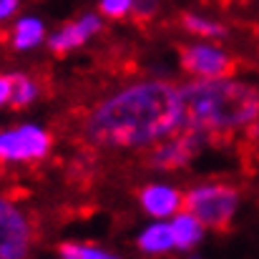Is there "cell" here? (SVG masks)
Here are the masks:
<instances>
[{
	"instance_id": "1",
	"label": "cell",
	"mask_w": 259,
	"mask_h": 259,
	"mask_svg": "<svg viewBox=\"0 0 259 259\" xmlns=\"http://www.w3.org/2000/svg\"><path fill=\"white\" fill-rule=\"evenodd\" d=\"M181 131L179 88L141 81L106 98L86 121V136L101 149H151Z\"/></svg>"
},
{
	"instance_id": "2",
	"label": "cell",
	"mask_w": 259,
	"mask_h": 259,
	"mask_svg": "<svg viewBox=\"0 0 259 259\" xmlns=\"http://www.w3.org/2000/svg\"><path fill=\"white\" fill-rule=\"evenodd\" d=\"M181 96V128L201 134L206 141L249 128L259 118V91L244 81L196 78Z\"/></svg>"
},
{
	"instance_id": "3",
	"label": "cell",
	"mask_w": 259,
	"mask_h": 259,
	"mask_svg": "<svg viewBox=\"0 0 259 259\" xmlns=\"http://www.w3.org/2000/svg\"><path fill=\"white\" fill-rule=\"evenodd\" d=\"M184 206L196 214L204 227L227 229L239 209V191L229 184H199L184 196Z\"/></svg>"
},
{
	"instance_id": "4",
	"label": "cell",
	"mask_w": 259,
	"mask_h": 259,
	"mask_svg": "<svg viewBox=\"0 0 259 259\" xmlns=\"http://www.w3.org/2000/svg\"><path fill=\"white\" fill-rule=\"evenodd\" d=\"M51 151V134L38 123H20L0 134V161L3 164H28L40 161Z\"/></svg>"
},
{
	"instance_id": "5",
	"label": "cell",
	"mask_w": 259,
	"mask_h": 259,
	"mask_svg": "<svg viewBox=\"0 0 259 259\" xmlns=\"http://www.w3.org/2000/svg\"><path fill=\"white\" fill-rule=\"evenodd\" d=\"M33 239L30 222L8 199L0 196V259H20L28 254Z\"/></svg>"
},
{
	"instance_id": "6",
	"label": "cell",
	"mask_w": 259,
	"mask_h": 259,
	"mask_svg": "<svg viewBox=\"0 0 259 259\" xmlns=\"http://www.w3.org/2000/svg\"><path fill=\"white\" fill-rule=\"evenodd\" d=\"M206 144V139L201 134H194V131H176L174 136L164 139L161 144L151 146V154H149V164L154 169H161V171H171V169H181L186 166L196 154L199 149Z\"/></svg>"
},
{
	"instance_id": "7",
	"label": "cell",
	"mask_w": 259,
	"mask_h": 259,
	"mask_svg": "<svg viewBox=\"0 0 259 259\" xmlns=\"http://www.w3.org/2000/svg\"><path fill=\"white\" fill-rule=\"evenodd\" d=\"M181 66L194 78H224L232 73L234 61L229 53L211 43H196L181 51Z\"/></svg>"
},
{
	"instance_id": "8",
	"label": "cell",
	"mask_w": 259,
	"mask_h": 259,
	"mask_svg": "<svg viewBox=\"0 0 259 259\" xmlns=\"http://www.w3.org/2000/svg\"><path fill=\"white\" fill-rule=\"evenodd\" d=\"M98 30H101V18L93 15V13H88L83 18H78V20L63 25L61 30H56V33L51 35L48 46H51V51H56V53H71V51L81 48L88 38L96 35Z\"/></svg>"
},
{
	"instance_id": "9",
	"label": "cell",
	"mask_w": 259,
	"mask_h": 259,
	"mask_svg": "<svg viewBox=\"0 0 259 259\" xmlns=\"http://www.w3.org/2000/svg\"><path fill=\"white\" fill-rule=\"evenodd\" d=\"M141 206L154 219H169L184 206V194L169 184H149L141 191Z\"/></svg>"
},
{
	"instance_id": "10",
	"label": "cell",
	"mask_w": 259,
	"mask_h": 259,
	"mask_svg": "<svg viewBox=\"0 0 259 259\" xmlns=\"http://www.w3.org/2000/svg\"><path fill=\"white\" fill-rule=\"evenodd\" d=\"M171 234H174V242H176V249H194L201 239H204V224L196 214H191L189 209L186 211H176L171 217Z\"/></svg>"
},
{
	"instance_id": "11",
	"label": "cell",
	"mask_w": 259,
	"mask_h": 259,
	"mask_svg": "<svg viewBox=\"0 0 259 259\" xmlns=\"http://www.w3.org/2000/svg\"><path fill=\"white\" fill-rule=\"evenodd\" d=\"M139 249L146 252V254H166L176 249V242H174V234H171V224L164 222V219H156L151 222L136 239Z\"/></svg>"
},
{
	"instance_id": "12",
	"label": "cell",
	"mask_w": 259,
	"mask_h": 259,
	"mask_svg": "<svg viewBox=\"0 0 259 259\" xmlns=\"http://www.w3.org/2000/svg\"><path fill=\"white\" fill-rule=\"evenodd\" d=\"M46 38V25L40 18H18L15 25H13V35H10V43L15 51H30L35 46H40Z\"/></svg>"
},
{
	"instance_id": "13",
	"label": "cell",
	"mask_w": 259,
	"mask_h": 259,
	"mask_svg": "<svg viewBox=\"0 0 259 259\" xmlns=\"http://www.w3.org/2000/svg\"><path fill=\"white\" fill-rule=\"evenodd\" d=\"M184 28L189 30V33H194V35H201V38H209V40H214V38H224L227 35V28L222 25V23H217V20H211V18H204V15H194V13H189V15H184Z\"/></svg>"
},
{
	"instance_id": "14",
	"label": "cell",
	"mask_w": 259,
	"mask_h": 259,
	"mask_svg": "<svg viewBox=\"0 0 259 259\" xmlns=\"http://www.w3.org/2000/svg\"><path fill=\"white\" fill-rule=\"evenodd\" d=\"M38 98V83L30 76L13 73V91H10V103L15 108H25Z\"/></svg>"
},
{
	"instance_id": "15",
	"label": "cell",
	"mask_w": 259,
	"mask_h": 259,
	"mask_svg": "<svg viewBox=\"0 0 259 259\" xmlns=\"http://www.w3.org/2000/svg\"><path fill=\"white\" fill-rule=\"evenodd\" d=\"M61 254L66 259H111L113 254L106 249H98L96 244H83V242H66L61 244Z\"/></svg>"
},
{
	"instance_id": "16",
	"label": "cell",
	"mask_w": 259,
	"mask_h": 259,
	"mask_svg": "<svg viewBox=\"0 0 259 259\" xmlns=\"http://www.w3.org/2000/svg\"><path fill=\"white\" fill-rule=\"evenodd\" d=\"M131 3L134 0H101L98 8L106 18H123L131 13Z\"/></svg>"
},
{
	"instance_id": "17",
	"label": "cell",
	"mask_w": 259,
	"mask_h": 259,
	"mask_svg": "<svg viewBox=\"0 0 259 259\" xmlns=\"http://www.w3.org/2000/svg\"><path fill=\"white\" fill-rule=\"evenodd\" d=\"M156 10H159V0H134V3H131V13H134L139 20L151 18Z\"/></svg>"
},
{
	"instance_id": "18",
	"label": "cell",
	"mask_w": 259,
	"mask_h": 259,
	"mask_svg": "<svg viewBox=\"0 0 259 259\" xmlns=\"http://www.w3.org/2000/svg\"><path fill=\"white\" fill-rule=\"evenodd\" d=\"M18 5H20V0H0V23L13 18L18 13Z\"/></svg>"
},
{
	"instance_id": "19",
	"label": "cell",
	"mask_w": 259,
	"mask_h": 259,
	"mask_svg": "<svg viewBox=\"0 0 259 259\" xmlns=\"http://www.w3.org/2000/svg\"><path fill=\"white\" fill-rule=\"evenodd\" d=\"M10 91H13V76H0V106L10 103Z\"/></svg>"
}]
</instances>
